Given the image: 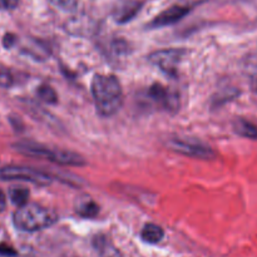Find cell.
<instances>
[{
  "label": "cell",
  "mask_w": 257,
  "mask_h": 257,
  "mask_svg": "<svg viewBox=\"0 0 257 257\" xmlns=\"http://www.w3.org/2000/svg\"><path fill=\"white\" fill-rule=\"evenodd\" d=\"M29 190L24 187H13L9 190V197L12 200L13 205L17 206L18 208L23 207L28 203L29 200Z\"/></svg>",
  "instance_id": "5bb4252c"
},
{
  "label": "cell",
  "mask_w": 257,
  "mask_h": 257,
  "mask_svg": "<svg viewBox=\"0 0 257 257\" xmlns=\"http://www.w3.org/2000/svg\"><path fill=\"white\" fill-rule=\"evenodd\" d=\"M17 152L33 158H40V160L49 161L59 166H70V167H80L87 165V161L82 155L73 151L54 150L48 146L40 145L35 142H18L13 145Z\"/></svg>",
  "instance_id": "7a4b0ae2"
},
{
  "label": "cell",
  "mask_w": 257,
  "mask_h": 257,
  "mask_svg": "<svg viewBox=\"0 0 257 257\" xmlns=\"http://www.w3.org/2000/svg\"><path fill=\"white\" fill-rule=\"evenodd\" d=\"M19 0H0V9L2 10H10L14 9L18 5Z\"/></svg>",
  "instance_id": "ac0fdd59"
},
{
  "label": "cell",
  "mask_w": 257,
  "mask_h": 257,
  "mask_svg": "<svg viewBox=\"0 0 257 257\" xmlns=\"http://www.w3.org/2000/svg\"><path fill=\"white\" fill-rule=\"evenodd\" d=\"M38 95H39L40 99L45 103H49V104H55L58 102V94L55 92V89L53 87L48 84H42L37 90Z\"/></svg>",
  "instance_id": "9a60e30c"
},
{
  "label": "cell",
  "mask_w": 257,
  "mask_h": 257,
  "mask_svg": "<svg viewBox=\"0 0 257 257\" xmlns=\"http://www.w3.org/2000/svg\"><path fill=\"white\" fill-rule=\"evenodd\" d=\"M141 9V3L138 2H130L125 3L124 5L119 8L115 13V20L118 23H127L130 20H132L136 17V14L138 13V10Z\"/></svg>",
  "instance_id": "7c38bea8"
},
{
  "label": "cell",
  "mask_w": 257,
  "mask_h": 257,
  "mask_svg": "<svg viewBox=\"0 0 257 257\" xmlns=\"http://www.w3.org/2000/svg\"><path fill=\"white\" fill-rule=\"evenodd\" d=\"M13 85V77L8 70H0V87L9 88Z\"/></svg>",
  "instance_id": "2e32d148"
},
{
  "label": "cell",
  "mask_w": 257,
  "mask_h": 257,
  "mask_svg": "<svg viewBox=\"0 0 257 257\" xmlns=\"http://www.w3.org/2000/svg\"><path fill=\"white\" fill-rule=\"evenodd\" d=\"M95 109L102 117H112L123 105V90L119 80L112 74L93 75L90 84Z\"/></svg>",
  "instance_id": "6da1fadb"
},
{
  "label": "cell",
  "mask_w": 257,
  "mask_h": 257,
  "mask_svg": "<svg viewBox=\"0 0 257 257\" xmlns=\"http://www.w3.org/2000/svg\"><path fill=\"white\" fill-rule=\"evenodd\" d=\"M168 148L178 155L187 156L197 160L211 161L216 158V152L206 143L190 138H171L166 143Z\"/></svg>",
  "instance_id": "5b68a950"
},
{
  "label": "cell",
  "mask_w": 257,
  "mask_h": 257,
  "mask_svg": "<svg viewBox=\"0 0 257 257\" xmlns=\"http://www.w3.org/2000/svg\"><path fill=\"white\" fill-rule=\"evenodd\" d=\"M141 237L147 243H158L165 237V231L156 223H146L141 232Z\"/></svg>",
  "instance_id": "30bf717a"
},
{
  "label": "cell",
  "mask_w": 257,
  "mask_h": 257,
  "mask_svg": "<svg viewBox=\"0 0 257 257\" xmlns=\"http://www.w3.org/2000/svg\"><path fill=\"white\" fill-rule=\"evenodd\" d=\"M75 212L84 218H94L97 217L99 213V206L89 197V196L84 195L80 196L75 201Z\"/></svg>",
  "instance_id": "9c48e42d"
},
{
  "label": "cell",
  "mask_w": 257,
  "mask_h": 257,
  "mask_svg": "<svg viewBox=\"0 0 257 257\" xmlns=\"http://www.w3.org/2000/svg\"><path fill=\"white\" fill-rule=\"evenodd\" d=\"M94 247L97 248L98 252L103 257H120V253L118 252L117 248L112 245L109 240L103 235H97L94 237Z\"/></svg>",
  "instance_id": "8fae6325"
},
{
  "label": "cell",
  "mask_w": 257,
  "mask_h": 257,
  "mask_svg": "<svg viewBox=\"0 0 257 257\" xmlns=\"http://www.w3.org/2000/svg\"><path fill=\"white\" fill-rule=\"evenodd\" d=\"M0 181H22L44 187L52 185L53 177L47 172L27 166H5L0 168Z\"/></svg>",
  "instance_id": "277c9868"
},
{
  "label": "cell",
  "mask_w": 257,
  "mask_h": 257,
  "mask_svg": "<svg viewBox=\"0 0 257 257\" xmlns=\"http://www.w3.org/2000/svg\"><path fill=\"white\" fill-rule=\"evenodd\" d=\"M15 42H17V37H15L14 34H10V33H8V34L3 38V45H4L7 49H10V48L15 44Z\"/></svg>",
  "instance_id": "e0dca14e"
},
{
  "label": "cell",
  "mask_w": 257,
  "mask_h": 257,
  "mask_svg": "<svg viewBox=\"0 0 257 257\" xmlns=\"http://www.w3.org/2000/svg\"><path fill=\"white\" fill-rule=\"evenodd\" d=\"M186 54L185 49L180 48H170V49H161L151 53L148 60L160 68L163 73L170 77H176L178 73V65L182 60L183 55Z\"/></svg>",
  "instance_id": "8992f818"
},
{
  "label": "cell",
  "mask_w": 257,
  "mask_h": 257,
  "mask_svg": "<svg viewBox=\"0 0 257 257\" xmlns=\"http://www.w3.org/2000/svg\"><path fill=\"white\" fill-rule=\"evenodd\" d=\"M233 131L237 135L242 136V137L252 138V140L257 138V128L252 123L247 122V120L242 119V118H238V119L233 122Z\"/></svg>",
  "instance_id": "4fadbf2b"
},
{
  "label": "cell",
  "mask_w": 257,
  "mask_h": 257,
  "mask_svg": "<svg viewBox=\"0 0 257 257\" xmlns=\"http://www.w3.org/2000/svg\"><path fill=\"white\" fill-rule=\"evenodd\" d=\"M5 208H7V198H5L4 192L0 190V212H3Z\"/></svg>",
  "instance_id": "d6986e66"
},
{
  "label": "cell",
  "mask_w": 257,
  "mask_h": 257,
  "mask_svg": "<svg viewBox=\"0 0 257 257\" xmlns=\"http://www.w3.org/2000/svg\"><path fill=\"white\" fill-rule=\"evenodd\" d=\"M148 95L151 97V99L155 100L168 112H176L180 108V98H178L177 93L171 92L168 88L163 87L160 83H155L150 88Z\"/></svg>",
  "instance_id": "52a82bcc"
},
{
  "label": "cell",
  "mask_w": 257,
  "mask_h": 257,
  "mask_svg": "<svg viewBox=\"0 0 257 257\" xmlns=\"http://www.w3.org/2000/svg\"><path fill=\"white\" fill-rule=\"evenodd\" d=\"M191 12L190 5H180L176 4L168 9L163 10L161 14H158L155 19L152 20L150 27L151 28H162L167 25H172L175 23L180 22L181 19L186 17Z\"/></svg>",
  "instance_id": "ba28073f"
},
{
  "label": "cell",
  "mask_w": 257,
  "mask_h": 257,
  "mask_svg": "<svg viewBox=\"0 0 257 257\" xmlns=\"http://www.w3.org/2000/svg\"><path fill=\"white\" fill-rule=\"evenodd\" d=\"M58 215L50 208L38 203H27L19 207L13 215L15 227L24 232H35L57 223Z\"/></svg>",
  "instance_id": "3957f363"
}]
</instances>
